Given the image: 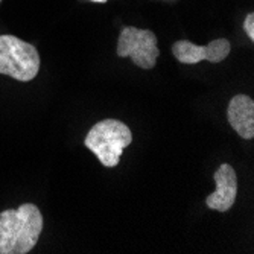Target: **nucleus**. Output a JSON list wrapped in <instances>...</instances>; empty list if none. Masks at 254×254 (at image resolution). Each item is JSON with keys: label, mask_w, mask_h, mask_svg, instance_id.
I'll return each instance as SVG.
<instances>
[{"label": "nucleus", "mask_w": 254, "mask_h": 254, "mask_svg": "<svg viewBox=\"0 0 254 254\" xmlns=\"http://www.w3.org/2000/svg\"><path fill=\"white\" fill-rule=\"evenodd\" d=\"M43 215L31 202L0 213V254H26L38 242Z\"/></svg>", "instance_id": "1"}, {"label": "nucleus", "mask_w": 254, "mask_h": 254, "mask_svg": "<svg viewBox=\"0 0 254 254\" xmlns=\"http://www.w3.org/2000/svg\"><path fill=\"white\" fill-rule=\"evenodd\" d=\"M132 142L128 125L118 119H104L91 127L84 145L93 152L105 168L119 165L124 149Z\"/></svg>", "instance_id": "2"}, {"label": "nucleus", "mask_w": 254, "mask_h": 254, "mask_svg": "<svg viewBox=\"0 0 254 254\" xmlns=\"http://www.w3.org/2000/svg\"><path fill=\"white\" fill-rule=\"evenodd\" d=\"M40 55L35 46L14 35H0V73L15 81H32L40 70Z\"/></svg>", "instance_id": "3"}, {"label": "nucleus", "mask_w": 254, "mask_h": 254, "mask_svg": "<svg viewBox=\"0 0 254 254\" xmlns=\"http://www.w3.org/2000/svg\"><path fill=\"white\" fill-rule=\"evenodd\" d=\"M160 55L157 37L149 29L125 26L118 40V57L131 58L135 65L145 70L154 68Z\"/></svg>", "instance_id": "4"}, {"label": "nucleus", "mask_w": 254, "mask_h": 254, "mask_svg": "<svg viewBox=\"0 0 254 254\" xmlns=\"http://www.w3.org/2000/svg\"><path fill=\"white\" fill-rule=\"evenodd\" d=\"M230 51H232V44L227 38L213 40L205 46H198L188 40H178L172 44L174 57L183 64H196L199 61H209L216 64L224 61L228 57Z\"/></svg>", "instance_id": "5"}, {"label": "nucleus", "mask_w": 254, "mask_h": 254, "mask_svg": "<svg viewBox=\"0 0 254 254\" xmlns=\"http://www.w3.org/2000/svg\"><path fill=\"white\" fill-rule=\"evenodd\" d=\"M216 190L210 193L205 199L209 209L218 212H227L233 207L238 195V177L230 165H221L213 174Z\"/></svg>", "instance_id": "6"}, {"label": "nucleus", "mask_w": 254, "mask_h": 254, "mask_svg": "<svg viewBox=\"0 0 254 254\" xmlns=\"http://www.w3.org/2000/svg\"><path fill=\"white\" fill-rule=\"evenodd\" d=\"M228 124L242 138L250 140L254 137V101L247 95L232 98L227 108Z\"/></svg>", "instance_id": "7"}, {"label": "nucleus", "mask_w": 254, "mask_h": 254, "mask_svg": "<svg viewBox=\"0 0 254 254\" xmlns=\"http://www.w3.org/2000/svg\"><path fill=\"white\" fill-rule=\"evenodd\" d=\"M244 31L247 32L248 38L253 41L254 40V14L253 12H250L244 20Z\"/></svg>", "instance_id": "8"}, {"label": "nucleus", "mask_w": 254, "mask_h": 254, "mask_svg": "<svg viewBox=\"0 0 254 254\" xmlns=\"http://www.w3.org/2000/svg\"><path fill=\"white\" fill-rule=\"evenodd\" d=\"M91 2H98V3H104V2H107V0H91Z\"/></svg>", "instance_id": "9"}, {"label": "nucleus", "mask_w": 254, "mask_h": 254, "mask_svg": "<svg viewBox=\"0 0 254 254\" xmlns=\"http://www.w3.org/2000/svg\"><path fill=\"white\" fill-rule=\"evenodd\" d=\"M0 3H2V0H0Z\"/></svg>", "instance_id": "10"}]
</instances>
